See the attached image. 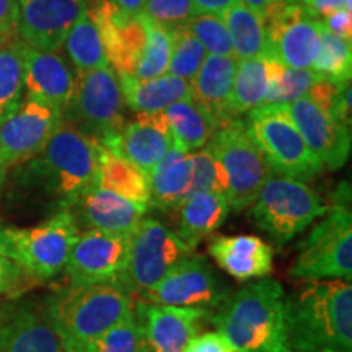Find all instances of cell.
Returning a JSON list of instances; mask_svg holds the SVG:
<instances>
[{
    "mask_svg": "<svg viewBox=\"0 0 352 352\" xmlns=\"http://www.w3.org/2000/svg\"><path fill=\"white\" fill-rule=\"evenodd\" d=\"M15 166L20 186L43 195L57 210L69 209L82 192L98 184V147L63 121L36 155Z\"/></svg>",
    "mask_w": 352,
    "mask_h": 352,
    "instance_id": "obj_1",
    "label": "cell"
},
{
    "mask_svg": "<svg viewBox=\"0 0 352 352\" xmlns=\"http://www.w3.org/2000/svg\"><path fill=\"white\" fill-rule=\"evenodd\" d=\"M290 352H352V287L316 280L285 297Z\"/></svg>",
    "mask_w": 352,
    "mask_h": 352,
    "instance_id": "obj_2",
    "label": "cell"
},
{
    "mask_svg": "<svg viewBox=\"0 0 352 352\" xmlns=\"http://www.w3.org/2000/svg\"><path fill=\"white\" fill-rule=\"evenodd\" d=\"M236 352H290L285 333V292L263 277L230 294L210 318Z\"/></svg>",
    "mask_w": 352,
    "mask_h": 352,
    "instance_id": "obj_3",
    "label": "cell"
},
{
    "mask_svg": "<svg viewBox=\"0 0 352 352\" xmlns=\"http://www.w3.org/2000/svg\"><path fill=\"white\" fill-rule=\"evenodd\" d=\"M43 305L65 351L124 320L134 310V298L114 283L69 284L52 290Z\"/></svg>",
    "mask_w": 352,
    "mask_h": 352,
    "instance_id": "obj_4",
    "label": "cell"
},
{
    "mask_svg": "<svg viewBox=\"0 0 352 352\" xmlns=\"http://www.w3.org/2000/svg\"><path fill=\"white\" fill-rule=\"evenodd\" d=\"M296 279L347 280L352 277V212L351 186L342 183L334 192L331 208L321 222L311 228L298 246V254L290 267Z\"/></svg>",
    "mask_w": 352,
    "mask_h": 352,
    "instance_id": "obj_5",
    "label": "cell"
},
{
    "mask_svg": "<svg viewBox=\"0 0 352 352\" xmlns=\"http://www.w3.org/2000/svg\"><path fill=\"white\" fill-rule=\"evenodd\" d=\"M243 122L276 175L307 183L323 173L324 166L303 140L289 104H261L248 111Z\"/></svg>",
    "mask_w": 352,
    "mask_h": 352,
    "instance_id": "obj_6",
    "label": "cell"
},
{
    "mask_svg": "<svg viewBox=\"0 0 352 352\" xmlns=\"http://www.w3.org/2000/svg\"><path fill=\"white\" fill-rule=\"evenodd\" d=\"M63 116L88 139L114 151L126 118L120 78L111 65L77 72L76 90Z\"/></svg>",
    "mask_w": 352,
    "mask_h": 352,
    "instance_id": "obj_7",
    "label": "cell"
},
{
    "mask_svg": "<svg viewBox=\"0 0 352 352\" xmlns=\"http://www.w3.org/2000/svg\"><path fill=\"white\" fill-rule=\"evenodd\" d=\"M327 210L328 206L310 184L272 175L252 204V217L277 245H284L323 217Z\"/></svg>",
    "mask_w": 352,
    "mask_h": 352,
    "instance_id": "obj_8",
    "label": "cell"
},
{
    "mask_svg": "<svg viewBox=\"0 0 352 352\" xmlns=\"http://www.w3.org/2000/svg\"><path fill=\"white\" fill-rule=\"evenodd\" d=\"M206 145L226 171L228 182L226 197L230 209L252 208L259 189L276 173L246 134L245 122L240 118L223 121Z\"/></svg>",
    "mask_w": 352,
    "mask_h": 352,
    "instance_id": "obj_9",
    "label": "cell"
},
{
    "mask_svg": "<svg viewBox=\"0 0 352 352\" xmlns=\"http://www.w3.org/2000/svg\"><path fill=\"white\" fill-rule=\"evenodd\" d=\"M78 233L80 227L69 209L57 210L34 227H8L10 258L36 283L54 279L65 270Z\"/></svg>",
    "mask_w": 352,
    "mask_h": 352,
    "instance_id": "obj_10",
    "label": "cell"
},
{
    "mask_svg": "<svg viewBox=\"0 0 352 352\" xmlns=\"http://www.w3.org/2000/svg\"><path fill=\"white\" fill-rule=\"evenodd\" d=\"M195 253L191 246L155 219H142L129 235V254L120 287L134 298L152 289L175 264Z\"/></svg>",
    "mask_w": 352,
    "mask_h": 352,
    "instance_id": "obj_11",
    "label": "cell"
},
{
    "mask_svg": "<svg viewBox=\"0 0 352 352\" xmlns=\"http://www.w3.org/2000/svg\"><path fill=\"white\" fill-rule=\"evenodd\" d=\"M230 296L214 267L201 254L191 253L168 271L152 289L139 294L138 300L157 305L191 307L214 310Z\"/></svg>",
    "mask_w": 352,
    "mask_h": 352,
    "instance_id": "obj_12",
    "label": "cell"
},
{
    "mask_svg": "<svg viewBox=\"0 0 352 352\" xmlns=\"http://www.w3.org/2000/svg\"><path fill=\"white\" fill-rule=\"evenodd\" d=\"M266 52L289 69H310L318 50L323 23L298 3L276 2L264 12Z\"/></svg>",
    "mask_w": 352,
    "mask_h": 352,
    "instance_id": "obj_13",
    "label": "cell"
},
{
    "mask_svg": "<svg viewBox=\"0 0 352 352\" xmlns=\"http://www.w3.org/2000/svg\"><path fill=\"white\" fill-rule=\"evenodd\" d=\"M63 121L60 109L25 95L15 111L0 122V155L8 166L28 160L47 144Z\"/></svg>",
    "mask_w": 352,
    "mask_h": 352,
    "instance_id": "obj_14",
    "label": "cell"
},
{
    "mask_svg": "<svg viewBox=\"0 0 352 352\" xmlns=\"http://www.w3.org/2000/svg\"><path fill=\"white\" fill-rule=\"evenodd\" d=\"M127 254L129 236L80 230L64 270L69 284H118L126 270Z\"/></svg>",
    "mask_w": 352,
    "mask_h": 352,
    "instance_id": "obj_15",
    "label": "cell"
},
{
    "mask_svg": "<svg viewBox=\"0 0 352 352\" xmlns=\"http://www.w3.org/2000/svg\"><path fill=\"white\" fill-rule=\"evenodd\" d=\"M88 0H19L16 38L36 51L57 52Z\"/></svg>",
    "mask_w": 352,
    "mask_h": 352,
    "instance_id": "obj_16",
    "label": "cell"
},
{
    "mask_svg": "<svg viewBox=\"0 0 352 352\" xmlns=\"http://www.w3.org/2000/svg\"><path fill=\"white\" fill-rule=\"evenodd\" d=\"M87 10L98 28L108 64L116 74H134L145 47L142 13L129 15L111 0H91Z\"/></svg>",
    "mask_w": 352,
    "mask_h": 352,
    "instance_id": "obj_17",
    "label": "cell"
},
{
    "mask_svg": "<svg viewBox=\"0 0 352 352\" xmlns=\"http://www.w3.org/2000/svg\"><path fill=\"white\" fill-rule=\"evenodd\" d=\"M134 314L142 329L147 352H184L199 334L202 324L210 320L212 311L135 300Z\"/></svg>",
    "mask_w": 352,
    "mask_h": 352,
    "instance_id": "obj_18",
    "label": "cell"
},
{
    "mask_svg": "<svg viewBox=\"0 0 352 352\" xmlns=\"http://www.w3.org/2000/svg\"><path fill=\"white\" fill-rule=\"evenodd\" d=\"M0 352H64L43 302L19 297L2 307Z\"/></svg>",
    "mask_w": 352,
    "mask_h": 352,
    "instance_id": "obj_19",
    "label": "cell"
},
{
    "mask_svg": "<svg viewBox=\"0 0 352 352\" xmlns=\"http://www.w3.org/2000/svg\"><path fill=\"white\" fill-rule=\"evenodd\" d=\"M289 109L308 148L324 168H342L351 153V127L324 113L307 96L290 103Z\"/></svg>",
    "mask_w": 352,
    "mask_h": 352,
    "instance_id": "obj_20",
    "label": "cell"
},
{
    "mask_svg": "<svg viewBox=\"0 0 352 352\" xmlns=\"http://www.w3.org/2000/svg\"><path fill=\"white\" fill-rule=\"evenodd\" d=\"M147 209V206L126 199L100 184L82 192L69 208L78 227L122 236L135 230Z\"/></svg>",
    "mask_w": 352,
    "mask_h": 352,
    "instance_id": "obj_21",
    "label": "cell"
},
{
    "mask_svg": "<svg viewBox=\"0 0 352 352\" xmlns=\"http://www.w3.org/2000/svg\"><path fill=\"white\" fill-rule=\"evenodd\" d=\"M77 74L59 52L25 50V95L65 111L76 90Z\"/></svg>",
    "mask_w": 352,
    "mask_h": 352,
    "instance_id": "obj_22",
    "label": "cell"
},
{
    "mask_svg": "<svg viewBox=\"0 0 352 352\" xmlns=\"http://www.w3.org/2000/svg\"><path fill=\"white\" fill-rule=\"evenodd\" d=\"M173 144L164 111L135 113L131 121H126L113 152L120 153L148 175Z\"/></svg>",
    "mask_w": 352,
    "mask_h": 352,
    "instance_id": "obj_23",
    "label": "cell"
},
{
    "mask_svg": "<svg viewBox=\"0 0 352 352\" xmlns=\"http://www.w3.org/2000/svg\"><path fill=\"white\" fill-rule=\"evenodd\" d=\"M209 254L228 276L240 283L267 277L274 263L271 246L253 235L217 236L209 243Z\"/></svg>",
    "mask_w": 352,
    "mask_h": 352,
    "instance_id": "obj_24",
    "label": "cell"
},
{
    "mask_svg": "<svg viewBox=\"0 0 352 352\" xmlns=\"http://www.w3.org/2000/svg\"><path fill=\"white\" fill-rule=\"evenodd\" d=\"M148 206L162 212L178 210L192 192V157L173 144L162 160L148 171Z\"/></svg>",
    "mask_w": 352,
    "mask_h": 352,
    "instance_id": "obj_25",
    "label": "cell"
},
{
    "mask_svg": "<svg viewBox=\"0 0 352 352\" xmlns=\"http://www.w3.org/2000/svg\"><path fill=\"white\" fill-rule=\"evenodd\" d=\"M235 67L236 59L233 56L208 54L191 82L192 98L208 109L217 126L235 118L230 111Z\"/></svg>",
    "mask_w": 352,
    "mask_h": 352,
    "instance_id": "obj_26",
    "label": "cell"
},
{
    "mask_svg": "<svg viewBox=\"0 0 352 352\" xmlns=\"http://www.w3.org/2000/svg\"><path fill=\"white\" fill-rule=\"evenodd\" d=\"M124 104L135 113H158L192 96L191 82L170 74L140 80L129 74H118Z\"/></svg>",
    "mask_w": 352,
    "mask_h": 352,
    "instance_id": "obj_27",
    "label": "cell"
},
{
    "mask_svg": "<svg viewBox=\"0 0 352 352\" xmlns=\"http://www.w3.org/2000/svg\"><path fill=\"white\" fill-rule=\"evenodd\" d=\"M228 210L227 197L219 192L195 191L178 208V232L176 235L188 246L196 250L202 239L214 233L226 222Z\"/></svg>",
    "mask_w": 352,
    "mask_h": 352,
    "instance_id": "obj_28",
    "label": "cell"
},
{
    "mask_svg": "<svg viewBox=\"0 0 352 352\" xmlns=\"http://www.w3.org/2000/svg\"><path fill=\"white\" fill-rule=\"evenodd\" d=\"M98 147V184L126 199L147 206L151 199L148 176L120 153Z\"/></svg>",
    "mask_w": 352,
    "mask_h": 352,
    "instance_id": "obj_29",
    "label": "cell"
},
{
    "mask_svg": "<svg viewBox=\"0 0 352 352\" xmlns=\"http://www.w3.org/2000/svg\"><path fill=\"white\" fill-rule=\"evenodd\" d=\"M173 142L186 152H195L209 142L217 122L208 109L192 98L176 101L164 111Z\"/></svg>",
    "mask_w": 352,
    "mask_h": 352,
    "instance_id": "obj_30",
    "label": "cell"
},
{
    "mask_svg": "<svg viewBox=\"0 0 352 352\" xmlns=\"http://www.w3.org/2000/svg\"><path fill=\"white\" fill-rule=\"evenodd\" d=\"M270 56L266 52L250 59L236 60L230 98V111L233 116L239 118L240 114L261 107L270 90Z\"/></svg>",
    "mask_w": 352,
    "mask_h": 352,
    "instance_id": "obj_31",
    "label": "cell"
},
{
    "mask_svg": "<svg viewBox=\"0 0 352 352\" xmlns=\"http://www.w3.org/2000/svg\"><path fill=\"white\" fill-rule=\"evenodd\" d=\"M220 16L230 34L233 57L236 60L250 59V57L261 56L266 52L267 43L264 20L258 12L252 10L239 0Z\"/></svg>",
    "mask_w": 352,
    "mask_h": 352,
    "instance_id": "obj_32",
    "label": "cell"
},
{
    "mask_svg": "<svg viewBox=\"0 0 352 352\" xmlns=\"http://www.w3.org/2000/svg\"><path fill=\"white\" fill-rule=\"evenodd\" d=\"M25 50L26 44L16 36L0 44V122L25 96Z\"/></svg>",
    "mask_w": 352,
    "mask_h": 352,
    "instance_id": "obj_33",
    "label": "cell"
},
{
    "mask_svg": "<svg viewBox=\"0 0 352 352\" xmlns=\"http://www.w3.org/2000/svg\"><path fill=\"white\" fill-rule=\"evenodd\" d=\"M64 46L77 72H88L109 65L100 32L88 10L72 26Z\"/></svg>",
    "mask_w": 352,
    "mask_h": 352,
    "instance_id": "obj_34",
    "label": "cell"
},
{
    "mask_svg": "<svg viewBox=\"0 0 352 352\" xmlns=\"http://www.w3.org/2000/svg\"><path fill=\"white\" fill-rule=\"evenodd\" d=\"M352 41L334 36L323 26L318 50L311 70L323 80L351 83L352 77Z\"/></svg>",
    "mask_w": 352,
    "mask_h": 352,
    "instance_id": "obj_35",
    "label": "cell"
},
{
    "mask_svg": "<svg viewBox=\"0 0 352 352\" xmlns=\"http://www.w3.org/2000/svg\"><path fill=\"white\" fill-rule=\"evenodd\" d=\"M64 352H147L144 334L134 310L95 340L82 342Z\"/></svg>",
    "mask_w": 352,
    "mask_h": 352,
    "instance_id": "obj_36",
    "label": "cell"
},
{
    "mask_svg": "<svg viewBox=\"0 0 352 352\" xmlns=\"http://www.w3.org/2000/svg\"><path fill=\"white\" fill-rule=\"evenodd\" d=\"M142 20L145 26V47L142 59L132 76L140 80H147V78H155L168 74L171 39L168 30L162 28L155 21L147 19L144 13Z\"/></svg>",
    "mask_w": 352,
    "mask_h": 352,
    "instance_id": "obj_37",
    "label": "cell"
},
{
    "mask_svg": "<svg viewBox=\"0 0 352 352\" xmlns=\"http://www.w3.org/2000/svg\"><path fill=\"white\" fill-rule=\"evenodd\" d=\"M168 33L171 39L168 74L186 82H192L208 52L195 38V34L189 32L186 25L170 30Z\"/></svg>",
    "mask_w": 352,
    "mask_h": 352,
    "instance_id": "obj_38",
    "label": "cell"
},
{
    "mask_svg": "<svg viewBox=\"0 0 352 352\" xmlns=\"http://www.w3.org/2000/svg\"><path fill=\"white\" fill-rule=\"evenodd\" d=\"M316 80H320V77L311 69L284 67L279 78L267 90L263 104H290L305 98Z\"/></svg>",
    "mask_w": 352,
    "mask_h": 352,
    "instance_id": "obj_39",
    "label": "cell"
},
{
    "mask_svg": "<svg viewBox=\"0 0 352 352\" xmlns=\"http://www.w3.org/2000/svg\"><path fill=\"white\" fill-rule=\"evenodd\" d=\"M307 98L323 109L324 113L331 114L342 124L351 127V85L349 83H334L329 80H316L314 87L308 91Z\"/></svg>",
    "mask_w": 352,
    "mask_h": 352,
    "instance_id": "obj_40",
    "label": "cell"
},
{
    "mask_svg": "<svg viewBox=\"0 0 352 352\" xmlns=\"http://www.w3.org/2000/svg\"><path fill=\"white\" fill-rule=\"evenodd\" d=\"M188 30L202 44L206 52L212 56H233L230 34L220 15L199 13L186 25Z\"/></svg>",
    "mask_w": 352,
    "mask_h": 352,
    "instance_id": "obj_41",
    "label": "cell"
},
{
    "mask_svg": "<svg viewBox=\"0 0 352 352\" xmlns=\"http://www.w3.org/2000/svg\"><path fill=\"white\" fill-rule=\"evenodd\" d=\"M192 157V192L209 191L227 195L228 182L226 171L214 153L209 151L208 145L191 152Z\"/></svg>",
    "mask_w": 352,
    "mask_h": 352,
    "instance_id": "obj_42",
    "label": "cell"
},
{
    "mask_svg": "<svg viewBox=\"0 0 352 352\" xmlns=\"http://www.w3.org/2000/svg\"><path fill=\"white\" fill-rule=\"evenodd\" d=\"M142 13L165 30L188 25L199 15L192 0H147Z\"/></svg>",
    "mask_w": 352,
    "mask_h": 352,
    "instance_id": "obj_43",
    "label": "cell"
},
{
    "mask_svg": "<svg viewBox=\"0 0 352 352\" xmlns=\"http://www.w3.org/2000/svg\"><path fill=\"white\" fill-rule=\"evenodd\" d=\"M36 280L15 259L0 254V297L19 298Z\"/></svg>",
    "mask_w": 352,
    "mask_h": 352,
    "instance_id": "obj_44",
    "label": "cell"
},
{
    "mask_svg": "<svg viewBox=\"0 0 352 352\" xmlns=\"http://www.w3.org/2000/svg\"><path fill=\"white\" fill-rule=\"evenodd\" d=\"M184 352H236L230 342L226 340L222 333L208 331L197 334V336L189 342Z\"/></svg>",
    "mask_w": 352,
    "mask_h": 352,
    "instance_id": "obj_45",
    "label": "cell"
},
{
    "mask_svg": "<svg viewBox=\"0 0 352 352\" xmlns=\"http://www.w3.org/2000/svg\"><path fill=\"white\" fill-rule=\"evenodd\" d=\"M296 3H298L310 16L323 20L341 8H351L352 0H297Z\"/></svg>",
    "mask_w": 352,
    "mask_h": 352,
    "instance_id": "obj_46",
    "label": "cell"
},
{
    "mask_svg": "<svg viewBox=\"0 0 352 352\" xmlns=\"http://www.w3.org/2000/svg\"><path fill=\"white\" fill-rule=\"evenodd\" d=\"M324 28L334 36L352 41V12L351 8H341V10L331 13L327 19L321 20Z\"/></svg>",
    "mask_w": 352,
    "mask_h": 352,
    "instance_id": "obj_47",
    "label": "cell"
},
{
    "mask_svg": "<svg viewBox=\"0 0 352 352\" xmlns=\"http://www.w3.org/2000/svg\"><path fill=\"white\" fill-rule=\"evenodd\" d=\"M19 0H0V44L16 36Z\"/></svg>",
    "mask_w": 352,
    "mask_h": 352,
    "instance_id": "obj_48",
    "label": "cell"
},
{
    "mask_svg": "<svg viewBox=\"0 0 352 352\" xmlns=\"http://www.w3.org/2000/svg\"><path fill=\"white\" fill-rule=\"evenodd\" d=\"M199 13H210V15H222L227 8L239 0H192Z\"/></svg>",
    "mask_w": 352,
    "mask_h": 352,
    "instance_id": "obj_49",
    "label": "cell"
},
{
    "mask_svg": "<svg viewBox=\"0 0 352 352\" xmlns=\"http://www.w3.org/2000/svg\"><path fill=\"white\" fill-rule=\"evenodd\" d=\"M120 10L129 13V15H139L142 13L147 0H111Z\"/></svg>",
    "mask_w": 352,
    "mask_h": 352,
    "instance_id": "obj_50",
    "label": "cell"
},
{
    "mask_svg": "<svg viewBox=\"0 0 352 352\" xmlns=\"http://www.w3.org/2000/svg\"><path fill=\"white\" fill-rule=\"evenodd\" d=\"M240 2H243L246 7H250L252 10L258 12L259 15L264 16V12L267 10V7L276 2H283V0H240Z\"/></svg>",
    "mask_w": 352,
    "mask_h": 352,
    "instance_id": "obj_51",
    "label": "cell"
},
{
    "mask_svg": "<svg viewBox=\"0 0 352 352\" xmlns=\"http://www.w3.org/2000/svg\"><path fill=\"white\" fill-rule=\"evenodd\" d=\"M0 254L10 256V241H8V227L0 220Z\"/></svg>",
    "mask_w": 352,
    "mask_h": 352,
    "instance_id": "obj_52",
    "label": "cell"
},
{
    "mask_svg": "<svg viewBox=\"0 0 352 352\" xmlns=\"http://www.w3.org/2000/svg\"><path fill=\"white\" fill-rule=\"evenodd\" d=\"M8 168H10V166H8V164L6 162V158L0 155V191H2L3 184H6Z\"/></svg>",
    "mask_w": 352,
    "mask_h": 352,
    "instance_id": "obj_53",
    "label": "cell"
},
{
    "mask_svg": "<svg viewBox=\"0 0 352 352\" xmlns=\"http://www.w3.org/2000/svg\"><path fill=\"white\" fill-rule=\"evenodd\" d=\"M285 2H290V3H296L297 0H285Z\"/></svg>",
    "mask_w": 352,
    "mask_h": 352,
    "instance_id": "obj_54",
    "label": "cell"
}]
</instances>
